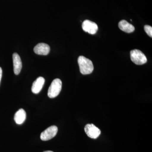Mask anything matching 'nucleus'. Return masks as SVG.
Here are the masks:
<instances>
[{
  "mask_svg": "<svg viewBox=\"0 0 152 152\" xmlns=\"http://www.w3.org/2000/svg\"><path fill=\"white\" fill-rule=\"evenodd\" d=\"M78 63L81 73L86 75L92 73L94 67L91 61L84 56H80L78 58Z\"/></svg>",
  "mask_w": 152,
  "mask_h": 152,
  "instance_id": "nucleus-1",
  "label": "nucleus"
},
{
  "mask_svg": "<svg viewBox=\"0 0 152 152\" xmlns=\"http://www.w3.org/2000/svg\"><path fill=\"white\" fill-rule=\"evenodd\" d=\"M62 83L59 79L53 80L48 91V96L50 98H54L59 94L62 89Z\"/></svg>",
  "mask_w": 152,
  "mask_h": 152,
  "instance_id": "nucleus-2",
  "label": "nucleus"
},
{
  "mask_svg": "<svg viewBox=\"0 0 152 152\" xmlns=\"http://www.w3.org/2000/svg\"><path fill=\"white\" fill-rule=\"evenodd\" d=\"M132 61L138 65H141L147 62V58L143 53L138 50H134L130 52Z\"/></svg>",
  "mask_w": 152,
  "mask_h": 152,
  "instance_id": "nucleus-3",
  "label": "nucleus"
},
{
  "mask_svg": "<svg viewBox=\"0 0 152 152\" xmlns=\"http://www.w3.org/2000/svg\"><path fill=\"white\" fill-rule=\"evenodd\" d=\"M56 126H53L48 128L41 134L40 138L43 141H48L54 137L58 132Z\"/></svg>",
  "mask_w": 152,
  "mask_h": 152,
  "instance_id": "nucleus-4",
  "label": "nucleus"
},
{
  "mask_svg": "<svg viewBox=\"0 0 152 152\" xmlns=\"http://www.w3.org/2000/svg\"><path fill=\"white\" fill-rule=\"evenodd\" d=\"M85 131L88 137L92 139L97 138L101 134V131L93 124H88L85 127Z\"/></svg>",
  "mask_w": 152,
  "mask_h": 152,
  "instance_id": "nucleus-5",
  "label": "nucleus"
},
{
  "mask_svg": "<svg viewBox=\"0 0 152 152\" xmlns=\"http://www.w3.org/2000/svg\"><path fill=\"white\" fill-rule=\"evenodd\" d=\"M82 28L86 32L91 34H95L97 32L98 27L97 25L89 20H85L82 24Z\"/></svg>",
  "mask_w": 152,
  "mask_h": 152,
  "instance_id": "nucleus-6",
  "label": "nucleus"
},
{
  "mask_svg": "<svg viewBox=\"0 0 152 152\" xmlns=\"http://www.w3.org/2000/svg\"><path fill=\"white\" fill-rule=\"evenodd\" d=\"M34 50L37 54L46 56L48 54L50 51V47L46 44L41 43L34 47Z\"/></svg>",
  "mask_w": 152,
  "mask_h": 152,
  "instance_id": "nucleus-7",
  "label": "nucleus"
},
{
  "mask_svg": "<svg viewBox=\"0 0 152 152\" xmlns=\"http://www.w3.org/2000/svg\"><path fill=\"white\" fill-rule=\"evenodd\" d=\"M45 83V80L43 77H40L37 78L33 83L31 88L32 92L35 94H39L42 89Z\"/></svg>",
  "mask_w": 152,
  "mask_h": 152,
  "instance_id": "nucleus-8",
  "label": "nucleus"
},
{
  "mask_svg": "<svg viewBox=\"0 0 152 152\" xmlns=\"http://www.w3.org/2000/svg\"><path fill=\"white\" fill-rule=\"evenodd\" d=\"M12 57L14 73L16 75H18L20 72L22 68L21 60L17 53H14Z\"/></svg>",
  "mask_w": 152,
  "mask_h": 152,
  "instance_id": "nucleus-9",
  "label": "nucleus"
},
{
  "mask_svg": "<svg viewBox=\"0 0 152 152\" xmlns=\"http://www.w3.org/2000/svg\"><path fill=\"white\" fill-rule=\"evenodd\" d=\"M119 28L123 31L127 33L133 32L134 31V27L125 20H122L119 23Z\"/></svg>",
  "mask_w": 152,
  "mask_h": 152,
  "instance_id": "nucleus-10",
  "label": "nucleus"
},
{
  "mask_svg": "<svg viewBox=\"0 0 152 152\" xmlns=\"http://www.w3.org/2000/svg\"><path fill=\"white\" fill-rule=\"evenodd\" d=\"M26 118V114L23 109H20L15 115L14 120L18 124L20 125L24 122Z\"/></svg>",
  "mask_w": 152,
  "mask_h": 152,
  "instance_id": "nucleus-11",
  "label": "nucleus"
},
{
  "mask_svg": "<svg viewBox=\"0 0 152 152\" xmlns=\"http://www.w3.org/2000/svg\"><path fill=\"white\" fill-rule=\"evenodd\" d=\"M144 29H145V31L147 33V34L148 35L151 37H152V28L151 26H148V25H145L144 26Z\"/></svg>",
  "mask_w": 152,
  "mask_h": 152,
  "instance_id": "nucleus-12",
  "label": "nucleus"
},
{
  "mask_svg": "<svg viewBox=\"0 0 152 152\" xmlns=\"http://www.w3.org/2000/svg\"><path fill=\"white\" fill-rule=\"evenodd\" d=\"M2 76V70L1 68L0 67V84H1V80Z\"/></svg>",
  "mask_w": 152,
  "mask_h": 152,
  "instance_id": "nucleus-13",
  "label": "nucleus"
},
{
  "mask_svg": "<svg viewBox=\"0 0 152 152\" xmlns=\"http://www.w3.org/2000/svg\"><path fill=\"white\" fill-rule=\"evenodd\" d=\"M44 152H53L52 151H45Z\"/></svg>",
  "mask_w": 152,
  "mask_h": 152,
  "instance_id": "nucleus-14",
  "label": "nucleus"
}]
</instances>
